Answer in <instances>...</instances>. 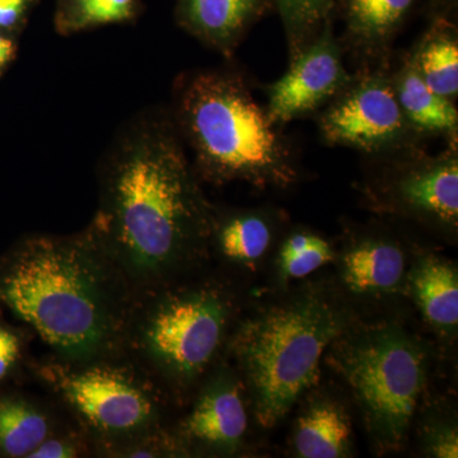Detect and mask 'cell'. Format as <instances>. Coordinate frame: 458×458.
Segmentation results:
<instances>
[{"mask_svg":"<svg viewBox=\"0 0 458 458\" xmlns=\"http://www.w3.org/2000/svg\"><path fill=\"white\" fill-rule=\"evenodd\" d=\"M410 57L434 92L452 101L457 98L458 35L451 21L437 18Z\"/></svg>","mask_w":458,"mask_h":458,"instance_id":"18","label":"cell"},{"mask_svg":"<svg viewBox=\"0 0 458 458\" xmlns=\"http://www.w3.org/2000/svg\"><path fill=\"white\" fill-rule=\"evenodd\" d=\"M229 318L231 302L216 286H159L135 300L125 349L165 381L188 385L212 363Z\"/></svg>","mask_w":458,"mask_h":458,"instance_id":"5","label":"cell"},{"mask_svg":"<svg viewBox=\"0 0 458 458\" xmlns=\"http://www.w3.org/2000/svg\"><path fill=\"white\" fill-rule=\"evenodd\" d=\"M16 41L11 36V32L0 31V74L11 64L16 56Z\"/></svg>","mask_w":458,"mask_h":458,"instance_id":"28","label":"cell"},{"mask_svg":"<svg viewBox=\"0 0 458 458\" xmlns=\"http://www.w3.org/2000/svg\"><path fill=\"white\" fill-rule=\"evenodd\" d=\"M319 116V131L331 146L391 155L414 149L418 134L397 99L393 74L384 66L352 75Z\"/></svg>","mask_w":458,"mask_h":458,"instance_id":"8","label":"cell"},{"mask_svg":"<svg viewBox=\"0 0 458 458\" xmlns=\"http://www.w3.org/2000/svg\"><path fill=\"white\" fill-rule=\"evenodd\" d=\"M117 360L75 363L54 358L36 367L38 377L90 437L113 454L128 443L161 430V403L155 387Z\"/></svg>","mask_w":458,"mask_h":458,"instance_id":"7","label":"cell"},{"mask_svg":"<svg viewBox=\"0 0 458 458\" xmlns=\"http://www.w3.org/2000/svg\"><path fill=\"white\" fill-rule=\"evenodd\" d=\"M172 120L207 180L267 189L288 188L297 179L291 144L240 75H182L174 86Z\"/></svg>","mask_w":458,"mask_h":458,"instance_id":"3","label":"cell"},{"mask_svg":"<svg viewBox=\"0 0 458 458\" xmlns=\"http://www.w3.org/2000/svg\"><path fill=\"white\" fill-rule=\"evenodd\" d=\"M403 165L394 177L391 192L406 212L457 228L458 155L457 141L438 157L403 153Z\"/></svg>","mask_w":458,"mask_h":458,"instance_id":"10","label":"cell"},{"mask_svg":"<svg viewBox=\"0 0 458 458\" xmlns=\"http://www.w3.org/2000/svg\"><path fill=\"white\" fill-rule=\"evenodd\" d=\"M429 450L434 457L456 458L458 456L457 432L452 428L436 430L429 439Z\"/></svg>","mask_w":458,"mask_h":458,"instance_id":"27","label":"cell"},{"mask_svg":"<svg viewBox=\"0 0 458 458\" xmlns=\"http://www.w3.org/2000/svg\"><path fill=\"white\" fill-rule=\"evenodd\" d=\"M140 0H56L54 26L62 36L98 27L131 22L141 13Z\"/></svg>","mask_w":458,"mask_h":458,"instance_id":"21","label":"cell"},{"mask_svg":"<svg viewBox=\"0 0 458 458\" xmlns=\"http://www.w3.org/2000/svg\"><path fill=\"white\" fill-rule=\"evenodd\" d=\"M228 260L252 264L267 251L273 238L269 221L258 213H241L219 221L214 214L212 237Z\"/></svg>","mask_w":458,"mask_h":458,"instance_id":"20","label":"cell"},{"mask_svg":"<svg viewBox=\"0 0 458 458\" xmlns=\"http://www.w3.org/2000/svg\"><path fill=\"white\" fill-rule=\"evenodd\" d=\"M401 110L419 135H445L457 140L458 111L454 101L434 92L406 56L393 74Z\"/></svg>","mask_w":458,"mask_h":458,"instance_id":"14","label":"cell"},{"mask_svg":"<svg viewBox=\"0 0 458 458\" xmlns=\"http://www.w3.org/2000/svg\"><path fill=\"white\" fill-rule=\"evenodd\" d=\"M213 221L174 120L158 111L138 116L105 159L98 210L87 227L135 300L200 256Z\"/></svg>","mask_w":458,"mask_h":458,"instance_id":"1","label":"cell"},{"mask_svg":"<svg viewBox=\"0 0 458 458\" xmlns=\"http://www.w3.org/2000/svg\"><path fill=\"white\" fill-rule=\"evenodd\" d=\"M38 0H0V31L13 32L26 22Z\"/></svg>","mask_w":458,"mask_h":458,"instance_id":"26","label":"cell"},{"mask_svg":"<svg viewBox=\"0 0 458 458\" xmlns=\"http://www.w3.org/2000/svg\"><path fill=\"white\" fill-rule=\"evenodd\" d=\"M294 445L303 458L349 456L352 428L345 410L328 401L311 406L298 420Z\"/></svg>","mask_w":458,"mask_h":458,"instance_id":"19","label":"cell"},{"mask_svg":"<svg viewBox=\"0 0 458 458\" xmlns=\"http://www.w3.org/2000/svg\"><path fill=\"white\" fill-rule=\"evenodd\" d=\"M415 0H343L346 47L364 60H385Z\"/></svg>","mask_w":458,"mask_h":458,"instance_id":"13","label":"cell"},{"mask_svg":"<svg viewBox=\"0 0 458 458\" xmlns=\"http://www.w3.org/2000/svg\"><path fill=\"white\" fill-rule=\"evenodd\" d=\"M247 411L240 384L221 372L204 386L180 426L181 441L216 454H233L247 432Z\"/></svg>","mask_w":458,"mask_h":458,"instance_id":"11","label":"cell"},{"mask_svg":"<svg viewBox=\"0 0 458 458\" xmlns=\"http://www.w3.org/2000/svg\"><path fill=\"white\" fill-rule=\"evenodd\" d=\"M405 273V256L399 246L372 240L352 247L344 256L343 278L354 293L393 292Z\"/></svg>","mask_w":458,"mask_h":458,"instance_id":"15","label":"cell"},{"mask_svg":"<svg viewBox=\"0 0 458 458\" xmlns=\"http://www.w3.org/2000/svg\"><path fill=\"white\" fill-rule=\"evenodd\" d=\"M352 78L328 20L318 35L289 60L288 72L267 89V113L278 125L315 113L342 92Z\"/></svg>","mask_w":458,"mask_h":458,"instance_id":"9","label":"cell"},{"mask_svg":"<svg viewBox=\"0 0 458 458\" xmlns=\"http://www.w3.org/2000/svg\"><path fill=\"white\" fill-rule=\"evenodd\" d=\"M289 47L294 59L330 20L334 0H276Z\"/></svg>","mask_w":458,"mask_h":458,"instance_id":"22","label":"cell"},{"mask_svg":"<svg viewBox=\"0 0 458 458\" xmlns=\"http://www.w3.org/2000/svg\"><path fill=\"white\" fill-rule=\"evenodd\" d=\"M25 345L22 330L0 318V385L16 373L23 361Z\"/></svg>","mask_w":458,"mask_h":458,"instance_id":"24","label":"cell"},{"mask_svg":"<svg viewBox=\"0 0 458 458\" xmlns=\"http://www.w3.org/2000/svg\"><path fill=\"white\" fill-rule=\"evenodd\" d=\"M55 424L40 403L16 393H0V457L29 458Z\"/></svg>","mask_w":458,"mask_h":458,"instance_id":"16","label":"cell"},{"mask_svg":"<svg viewBox=\"0 0 458 458\" xmlns=\"http://www.w3.org/2000/svg\"><path fill=\"white\" fill-rule=\"evenodd\" d=\"M336 342L334 364L360 401L370 432L382 447H400L426 384V352L394 327Z\"/></svg>","mask_w":458,"mask_h":458,"instance_id":"6","label":"cell"},{"mask_svg":"<svg viewBox=\"0 0 458 458\" xmlns=\"http://www.w3.org/2000/svg\"><path fill=\"white\" fill-rule=\"evenodd\" d=\"M334 254L327 241L307 232H298L286 238L280 250V270L288 279H301L333 260Z\"/></svg>","mask_w":458,"mask_h":458,"instance_id":"23","label":"cell"},{"mask_svg":"<svg viewBox=\"0 0 458 458\" xmlns=\"http://www.w3.org/2000/svg\"><path fill=\"white\" fill-rule=\"evenodd\" d=\"M276 0H177L179 25L207 47L231 56Z\"/></svg>","mask_w":458,"mask_h":458,"instance_id":"12","label":"cell"},{"mask_svg":"<svg viewBox=\"0 0 458 458\" xmlns=\"http://www.w3.org/2000/svg\"><path fill=\"white\" fill-rule=\"evenodd\" d=\"M346 324L337 304L306 294L259 313L238 330L233 351L262 427L276 426L318 381L322 354L343 335Z\"/></svg>","mask_w":458,"mask_h":458,"instance_id":"4","label":"cell"},{"mask_svg":"<svg viewBox=\"0 0 458 458\" xmlns=\"http://www.w3.org/2000/svg\"><path fill=\"white\" fill-rule=\"evenodd\" d=\"M83 443L74 434L54 432L29 458H75L82 456Z\"/></svg>","mask_w":458,"mask_h":458,"instance_id":"25","label":"cell"},{"mask_svg":"<svg viewBox=\"0 0 458 458\" xmlns=\"http://www.w3.org/2000/svg\"><path fill=\"white\" fill-rule=\"evenodd\" d=\"M0 303L55 358L83 363L125 352L135 295L86 228L35 234L0 256Z\"/></svg>","mask_w":458,"mask_h":458,"instance_id":"2","label":"cell"},{"mask_svg":"<svg viewBox=\"0 0 458 458\" xmlns=\"http://www.w3.org/2000/svg\"><path fill=\"white\" fill-rule=\"evenodd\" d=\"M411 288L424 318L441 330H456L458 324V276L451 262L423 259L411 276Z\"/></svg>","mask_w":458,"mask_h":458,"instance_id":"17","label":"cell"}]
</instances>
